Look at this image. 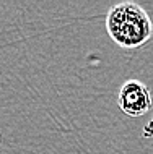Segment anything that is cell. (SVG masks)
Segmentation results:
<instances>
[{"label": "cell", "instance_id": "obj_1", "mask_svg": "<svg viewBox=\"0 0 153 154\" xmlns=\"http://www.w3.org/2000/svg\"><path fill=\"white\" fill-rule=\"evenodd\" d=\"M106 29L111 39L124 49L140 47L153 34V23L147 10L134 2H122L109 8Z\"/></svg>", "mask_w": 153, "mask_h": 154}, {"label": "cell", "instance_id": "obj_2", "mask_svg": "<svg viewBox=\"0 0 153 154\" xmlns=\"http://www.w3.org/2000/svg\"><path fill=\"white\" fill-rule=\"evenodd\" d=\"M117 104L127 117H142L153 106V99L147 85L139 80H127L119 89Z\"/></svg>", "mask_w": 153, "mask_h": 154}]
</instances>
